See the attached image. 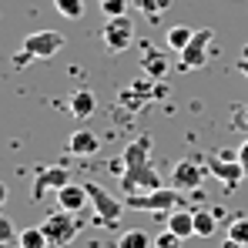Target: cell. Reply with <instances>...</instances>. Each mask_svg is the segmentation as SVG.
Returning a JSON list of instances; mask_svg holds the SVG:
<instances>
[{"instance_id": "obj_1", "label": "cell", "mask_w": 248, "mask_h": 248, "mask_svg": "<svg viewBox=\"0 0 248 248\" xmlns=\"http://www.w3.org/2000/svg\"><path fill=\"white\" fill-rule=\"evenodd\" d=\"M181 205V188L165 185V188H155V191H144V195H127V208L134 211H151V215H168Z\"/></svg>"}, {"instance_id": "obj_2", "label": "cell", "mask_w": 248, "mask_h": 248, "mask_svg": "<svg viewBox=\"0 0 248 248\" xmlns=\"http://www.w3.org/2000/svg\"><path fill=\"white\" fill-rule=\"evenodd\" d=\"M208 174H215L228 191H235L248 178L242 161H238V151H211L208 155Z\"/></svg>"}, {"instance_id": "obj_3", "label": "cell", "mask_w": 248, "mask_h": 248, "mask_svg": "<svg viewBox=\"0 0 248 248\" xmlns=\"http://www.w3.org/2000/svg\"><path fill=\"white\" fill-rule=\"evenodd\" d=\"M84 188H87V198H91V208H94V221L114 228V225L121 221V215H124V205L111 191H104L97 181H84Z\"/></svg>"}, {"instance_id": "obj_4", "label": "cell", "mask_w": 248, "mask_h": 248, "mask_svg": "<svg viewBox=\"0 0 248 248\" xmlns=\"http://www.w3.org/2000/svg\"><path fill=\"white\" fill-rule=\"evenodd\" d=\"M121 188L124 195H144V191L165 188V181H161V174L155 171L151 161H141V165H131L121 171Z\"/></svg>"}, {"instance_id": "obj_5", "label": "cell", "mask_w": 248, "mask_h": 248, "mask_svg": "<svg viewBox=\"0 0 248 248\" xmlns=\"http://www.w3.org/2000/svg\"><path fill=\"white\" fill-rule=\"evenodd\" d=\"M44 235L50 238V245L54 248H67L74 238H78V232H81V225H78V218L71 215V211H54V215H47L44 218Z\"/></svg>"}, {"instance_id": "obj_6", "label": "cell", "mask_w": 248, "mask_h": 248, "mask_svg": "<svg viewBox=\"0 0 248 248\" xmlns=\"http://www.w3.org/2000/svg\"><path fill=\"white\" fill-rule=\"evenodd\" d=\"M215 37V31L211 27H198L195 31V37L188 41L185 50H178V67L181 71H198V67H205L208 64V44Z\"/></svg>"}, {"instance_id": "obj_7", "label": "cell", "mask_w": 248, "mask_h": 248, "mask_svg": "<svg viewBox=\"0 0 248 248\" xmlns=\"http://www.w3.org/2000/svg\"><path fill=\"white\" fill-rule=\"evenodd\" d=\"M101 41H104V47H108L111 54L127 50L131 41H134V20H131L127 14H121V17H108V24H104V31H101Z\"/></svg>"}, {"instance_id": "obj_8", "label": "cell", "mask_w": 248, "mask_h": 248, "mask_svg": "<svg viewBox=\"0 0 248 248\" xmlns=\"http://www.w3.org/2000/svg\"><path fill=\"white\" fill-rule=\"evenodd\" d=\"M61 47H64V34H57V31H37V34H27L24 44H20V50H27L34 61L54 57Z\"/></svg>"}, {"instance_id": "obj_9", "label": "cell", "mask_w": 248, "mask_h": 248, "mask_svg": "<svg viewBox=\"0 0 248 248\" xmlns=\"http://www.w3.org/2000/svg\"><path fill=\"white\" fill-rule=\"evenodd\" d=\"M67 181H71V171H67L64 165L44 168V171H37V178H34V188H31V195H34V198L41 202L47 191H54V195H57V191H61V188L67 185Z\"/></svg>"}, {"instance_id": "obj_10", "label": "cell", "mask_w": 248, "mask_h": 248, "mask_svg": "<svg viewBox=\"0 0 248 248\" xmlns=\"http://www.w3.org/2000/svg\"><path fill=\"white\" fill-rule=\"evenodd\" d=\"M202 181H205V168L198 165V161H178L174 171H171V185L174 188H181V191H198L202 188Z\"/></svg>"}, {"instance_id": "obj_11", "label": "cell", "mask_w": 248, "mask_h": 248, "mask_svg": "<svg viewBox=\"0 0 248 248\" xmlns=\"http://www.w3.org/2000/svg\"><path fill=\"white\" fill-rule=\"evenodd\" d=\"M84 205H91V198H87V188H84V185H74V181H67V185L57 191V208H64V211L78 215Z\"/></svg>"}, {"instance_id": "obj_12", "label": "cell", "mask_w": 248, "mask_h": 248, "mask_svg": "<svg viewBox=\"0 0 248 248\" xmlns=\"http://www.w3.org/2000/svg\"><path fill=\"white\" fill-rule=\"evenodd\" d=\"M168 228H171L174 235H181L185 242L195 238V208L178 205L174 211H168Z\"/></svg>"}, {"instance_id": "obj_13", "label": "cell", "mask_w": 248, "mask_h": 248, "mask_svg": "<svg viewBox=\"0 0 248 248\" xmlns=\"http://www.w3.org/2000/svg\"><path fill=\"white\" fill-rule=\"evenodd\" d=\"M67 148H71V155H78V158H91V155L101 151V138H97L94 131H74L71 141H67Z\"/></svg>"}, {"instance_id": "obj_14", "label": "cell", "mask_w": 248, "mask_h": 248, "mask_svg": "<svg viewBox=\"0 0 248 248\" xmlns=\"http://www.w3.org/2000/svg\"><path fill=\"white\" fill-rule=\"evenodd\" d=\"M67 108H71V114H74L78 121H87V118L97 111V101H94V94H91L87 87H81V91L71 94V104H67Z\"/></svg>"}, {"instance_id": "obj_15", "label": "cell", "mask_w": 248, "mask_h": 248, "mask_svg": "<svg viewBox=\"0 0 248 248\" xmlns=\"http://www.w3.org/2000/svg\"><path fill=\"white\" fill-rule=\"evenodd\" d=\"M141 71H144L151 81H165V74H168L165 50H144V57H141Z\"/></svg>"}, {"instance_id": "obj_16", "label": "cell", "mask_w": 248, "mask_h": 248, "mask_svg": "<svg viewBox=\"0 0 248 248\" xmlns=\"http://www.w3.org/2000/svg\"><path fill=\"white\" fill-rule=\"evenodd\" d=\"M215 228H218L215 208H211V211H208V208H195V238H211Z\"/></svg>"}, {"instance_id": "obj_17", "label": "cell", "mask_w": 248, "mask_h": 248, "mask_svg": "<svg viewBox=\"0 0 248 248\" xmlns=\"http://www.w3.org/2000/svg\"><path fill=\"white\" fill-rule=\"evenodd\" d=\"M17 245L20 248H47L50 238L44 235V228H24V232L17 235Z\"/></svg>"}, {"instance_id": "obj_18", "label": "cell", "mask_w": 248, "mask_h": 248, "mask_svg": "<svg viewBox=\"0 0 248 248\" xmlns=\"http://www.w3.org/2000/svg\"><path fill=\"white\" fill-rule=\"evenodd\" d=\"M118 248H151V235L141 232V228H127L118 238Z\"/></svg>"}, {"instance_id": "obj_19", "label": "cell", "mask_w": 248, "mask_h": 248, "mask_svg": "<svg viewBox=\"0 0 248 248\" xmlns=\"http://www.w3.org/2000/svg\"><path fill=\"white\" fill-rule=\"evenodd\" d=\"M57 14L67 17V20H81L84 17V0H54Z\"/></svg>"}, {"instance_id": "obj_20", "label": "cell", "mask_w": 248, "mask_h": 248, "mask_svg": "<svg viewBox=\"0 0 248 248\" xmlns=\"http://www.w3.org/2000/svg\"><path fill=\"white\" fill-rule=\"evenodd\" d=\"M191 37H195L191 27H171V31H168V47H171V50H185Z\"/></svg>"}, {"instance_id": "obj_21", "label": "cell", "mask_w": 248, "mask_h": 248, "mask_svg": "<svg viewBox=\"0 0 248 248\" xmlns=\"http://www.w3.org/2000/svg\"><path fill=\"white\" fill-rule=\"evenodd\" d=\"M228 238H235L242 248L248 245V218H245V215H238V218L228 221Z\"/></svg>"}, {"instance_id": "obj_22", "label": "cell", "mask_w": 248, "mask_h": 248, "mask_svg": "<svg viewBox=\"0 0 248 248\" xmlns=\"http://www.w3.org/2000/svg\"><path fill=\"white\" fill-rule=\"evenodd\" d=\"M131 3H134L141 14H148V17H158V14H165L174 0H131Z\"/></svg>"}, {"instance_id": "obj_23", "label": "cell", "mask_w": 248, "mask_h": 248, "mask_svg": "<svg viewBox=\"0 0 248 248\" xmlns=\"http://www.w3.org/2000/svg\"><path fill=\"white\" fill-rule=\"evenodd\" d=\"M181 245H185V238L174 235L171 228H165L161 235H155V248H181Z\"/></svg>"}, {"instance_id": "obj_24", "label": "cell", "mask_w": 248, "mask_h": 248, "mask_svg": "<svg viewBox=\"0 0 248 248\" xmlns=\"http://www.w3.org/2000/svg\"><path fill=\"white\" fill-rule=\"evenodd\" d=\"M101 3V14L104 17H121L127 14V0H97Z\"/></svg>"}, {"instance_id": "obj_25", "label": "cell", "mask_w": 248, "mask_h": 248, "mask_svg": "<svg viewBox=\"0 0 248 248\" xmlns=\"http://www.w3.org/2000/svg\"><path fill=\"white\" fill-rule=\"evenodd\" d=\"M10 242H17V228L7 215H0V245H10Z\"/></svg>"}, {"instance_id": "obj_26", "label": "cell", "mask_w": 248, "mask_h": 248, "mask_svg": "<svg viewBox=\"0 0 248 248\" xmlns=\"http://www.w3.org/2000/svg\"><path fill=\"white\" fill-rule=\"evenodd\" d=\"M238 161H242V168H245V174H248V138L242 141V148H238Z\"/></svg>"}, {"instance_id": "obj_27", "label": "cell", "mask_w": 248, "mask_h": 248, "mask_svg": "<svg viewBox=\"0 0 248 248\" xmlns=\"http://www.w3.org/2000/svg\"><path fill=\"white\" fill-rule=\"evenodd\" d=\"M238 74H242V78H248V57H245V61H238Z\"/></svg>"}, {"instance_id": "obj_28", "label": "cell", "mask_w": 248, "mask_h": 248, "mask_svg": "<svg viewBox=\"0 0 248 248\" xmlns=\"http://www.w3.org/2000/svg\"><path fill=\"white\" fill-rule=\"evenodd\" d=\"M221 248H242V245H238L235 238H225V242H221Z\"/></svg>"}, {"instance_id": "obj_29", "label": "cell", "mask_w": 248, "mask_h": 248, "mask_svg": "<svg viewBox=\"0 0 248 248\" xmlns=\"http://www.w3.org/2000/svg\"><path fill=\"white\" fill-rule=\"evenodd\" d=\"M3 202H7V185L0 181V208H3Z\"/></svg>"}, {"instance_id": "obj_30", "label": "cell", "mask_w": 248, "mask_h": 248, "mask_svg": "<svg viewBox=\"0 0 248 248\" xmlns=\"http://www.w3.org/2000/svg\"><path fill=\"white\" fill-rule=\"evenodd\" d=\"M238 121H242V127H245V131H248V108H245V111H242V114H238Z\"/></svg>"}]
</instances>
